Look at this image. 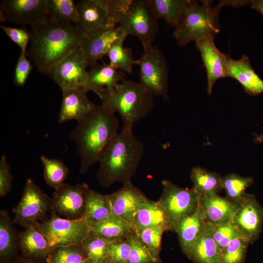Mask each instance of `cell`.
Wrapping results in <instances>:
<instances>
[{"label":"cell","mask_w":263,"mask_h":263,"mask_svg":"<svg viewBox=\"0 0 263 263\" xmlns=\"http://www.w3.org/2000/svg\"><path fill=\"white\" fill-rule=\"evenodd\" d=\"M115 113L102 102L79 122L70 137L80 158V172L86 173L98 162L110 142L118 133L119 121Z\"/></svg>","instance_id":"2"},{"label":"cell","mask_w":263,"mask_h":263,"mask_svg":"<svg viewBox=\"0 0 263 263\" xmlns=\"http://www.w3.org/2000/svg\"><path fill=\"white\" fill-rule=\"evenodd\" d=\"M52 198L44 193L31 178L25 182L21 199L13 209V222L20 226H27L43 222L51 211Z\"/></svg>","instance_id":"12"},{"label":"cell","mask_w":263,"mask_h":263,"mask_svg":"<svg viewBox=\"0 0 263 263\" xmlns=\"http://www.w3.org/2000/svg\"><path fill=\"white\" fill-rule=\"evenodd\" d=\"M17 245L14 228L7 212H0V263H13Z\"/></svg>","instance_id":"29"},{"label":"cell","mask_w":263,"mask_h":263,"mask_svg":"<svg viewBox=\"0 0 263 263\" xmlns=\"http://www.w3.org/2000/svg\"><path fill=\"white\" fill-rule=\"evenodd\" d=\"M153 95L139 82L124 79L114 88L105 89L100 98L120 115L122 129L132 131L134 124L148 116L153 109Z\"/></svg>","instance_id":"4"},{"label":"cell","mask_w":263,"mask_h":263,"mask_svg":"<svg viewBox=\"0 0 263 263\" xmlns=\"http://www.w3.org/2000/svg\"><path fill=\"white\" fill-rule=\"evenodd\" d=\"M112 213L132 225L133 218L147 198L131 181L116 191L108 194Z\"/></svg>","instance_id":"16"},{"label":"cell","mask_w":263,"mask_h":263,"mask_svg":"<svg viewBox=\"0 0 263 263\" xmlns=\"http://www.w3.org/2000/svg\"><path fill=\"white\" fill-rule=\"evenodd\" d=\"M215 36H209L196 42L207 75V93L210 94L216 81L225 76L227 56L220 52L214 43Z\"/></svg>","instance_id":"18"},{"label":"cell","mask_w":263,"mask_h":263,"mask_svg":"<svg viewBox=\"0 0 263 263\" xmlns=\"http://www.w3.org/2000/svg\"><path fill=\"white\" fill-rule=\"evenodd\" d=\"M190 179L193 188L200 194L216 193L222 189V179L220 174L210 172L200 167H194L190 171Z\"/></svg>","instance_id":"32"},{"label":"cell","mask_w":263,"mask_h":263,"mask_svg":"<svg viewBox=\"0 0 263 263\" xmlns=\"http://www.w3.org/2000/svg\"><path fill=\"white\" fill-rule=\"evenodd\" d=\"M37 225L47 238L51 249L81 244L91 231V227L84 217L70 220L52 213L49 219Z\"/></svg>","instance_id":"10"},{"label":"cell","mask_w":263,"mask_h":263,"mask_svg":"<svg viewBox=\"0 0 263 263\" xmlns=\"http://www.w3.org/2000/svg\"><path fill=\"white\" fill-rule=\"evenodd\" d=\"M88 260L83 246L78 244L52 248L46 263H80Z\"/></svg>","instance_id":"36"},{"label":"cell","mask_w":263,"mask_h":263,"mask_svg":"<svg viewBox=\"0 0 263 263\" xmlns=\"http://www.w3.org/2000/svg\"><path fill=\"white\" fill-rule=\"evenodd\" d=\"M251 7L263 15V0L251 1Z\"/></svg>","instance_id":"46"},{"label":"cell","mask_w":263,"mask_h":263,"mask_svg":"<svg viewBox=\"0 0 263 263\" xmlns=\"http://www.w3.org/2000/svg\"><path fill=\"white\" fill-rule=\"evenodd\" d=\"M124 33L117 26L91 34L83 35L80 47L85 56L88 66L97 63L98 60L107 56L113 43Z\"/></svg>","instance_id":"17"},{"label":"cell","mask_w":263,"mask_h":263,"mask_svg":"<svg viewBox=\"0 0 263 263\" xmlns=\"http://www.w3.org/2000/svg\"><path fill=\"white\" fill-rule=\"evenodd\" d=\"M212 235L221 251L232 240L243 237L232 220L214 225Z\"/></svg>","instance_id":"40"},{"label":"cell","mask_w":263,"mask_h":263,"mask_svg":"<svg viewBox=\"0 0 263 263\" xmlns=\"http://www.w3.org/2000/svg\"><path fill=\"white\" fill-rule=\"evenodd\" d=\"M27 55L41 73L51 68L80 45L83 35L71 23L47 16L30 26Z\"/></svg>","instance_id":"1"},{"label":"cell","mask_w":263,"mask_h":263,"mask_svg":"<svg viewBox=\"0 0 263 263\" xmlns=\"http://www.w3.org/2000/svg\"><path fill=\"white\" fill-rule=\"evenodd\" d=\"M91 231L111 243L128 239L134 234L130 223L112 213L92 226Z\"/></svg>","instance_id":"26"},{"label":"cell","mask_w":263,"mask_h":263,"mask_svg":"<svg viewBox=\"0 0 263 263\" xmlns=\"http://www.w3.org/2000/svg\"><path fill=\"white\" fill-rule=\"evenodd\" d=\"M143 143L132 131L122 130L110 142L99 161L97 179L107 188L115 183L131 181L144 152Z\"/></svg>","instance_id":"3"},{"label":"cell","mask_w":263,"mask_h":263,"mask_svg":"<svg viewBox=\"0 0 263 263\" xmlns=\"http://www.w3.org/2000/svg\"><path fill=\"white\" fill-rule=\"evenodd\" d=\"M161 225L168 230L164 214L157 202L147 198L133 218L132 226L134 234L138 235L146 228Z\"/></svg>","instance_id":"27"},{"label":"cell","mask_w":263,"mask_h":263,"mask_svg":"<svg viewBox=\"0 0 263 263\" xmlns=\"http://www.w3.org/2000/svg\"><path fill=\"white\" fill-rule=\"evenodd\" d=\"M213 226L207 223L202 233L187 255L195 263H220L221 251L213 238Z\"/></svg>","instance_id":"24"},{"label":"cell","mask_w":263,"mask_h":263,"mask_svg":"<svg viewBox=\"0 0 263 263\" xmlns=\"http://www.w3.org/2000/svg\"><path fill=\"white\" fill-rule=\"evenodd\" d=\"M143 47V53L138 59L139 82L153 95L167 99L169 68L164 54L156 46Z\"/></svg>","instance_id":"9"},{"label":"cell","mask_w":263,"mask_h":263,"mask_svg":"<svg viewBox=\"0 0 263 263\" xmlns=\"http://www.w3.org/2000/svg\"><path fill=\"white\" fill-rule=\"evenodd\" d=\"M254 141L257 143H260L263 142V132L261 134H259L254 138Z\"/></svg>","instance_id":"48"},{"label":"cell","mask_w":263,"mask_h":263,"mask_svg":"<svg viewBox=\"0 0 263 263\" xmlns=\"http://www.w3.org/2000/svg\"><path fill=\"white\" fill-rule=\"evenodd\" d=\"M112 214L108 194L89 189L86 197L84 217L91 227L107 218Z\"/></svg>","instance_id":"28"},{"label":"cell","mask_w":263,"mask_h":263,"mask_svg":"<svg viewBox=\"0 0 263 263\" xmlns=\"http://www.w3.org/2000/svg\"><path fill=\"white\" fill-rule=\"evenodd\" d=\"M13 176L10 167L5 155H1L0 159V196L7 195L11 188Z\"/></svg>","instance_id":"45"},{"label":"cell","mask_w":263,"mask_h":263,"mask_svg":"<svg viewBox=\"0 0 263 263\" xmlns=\"http://www.w3.org/2000/svg\"><path fill=\"white\" fill-rule=\"evenodd\" d=\"M132 0H81L76 2L78 20L75 25L83 35L118 25Z\"/></svg>","instance_id":"6"},{"label":"cell","mask_w":263,"mask_h":263,"mask_svg":"<svg viewBox=\"0 0 263 263\" xmlns=\"http://www.w3.org/2000/svg\"><path fill=\"white\" fill-rule=\"evenodd\" d=\"M229 4L230 1H223L213 7L211 1L189 0L173 33L178 45L185 46L218 33L220 10Z\"/></svg>","instance_id":"5"},{"label":"cell","mask_w":263,"mask_h":263,"mask_svg":"<svg viewBox=\"0 0 263 263\" xmlns=\"http://www.w3.org/2000/svg\"><path fill=\"white\" fill-rule=\"evenodd\" d=\"M127 35L124 33L112 45L107 56L109 64L124 73L131 74L133 66L138 65V59H134L131 48L124 47L123 44Z\"/></svg>","instance_id":"31"},{"label":"cell","mask_w":263,"mask_h":263,"mask_svg":"<svg viewBox=\"0 0 263 263\" xmlns=\"http://www.w3.org/2000/svg\"><path fill=\"white\" fill-rule=\"evenodd\" d=\"M47 0H3L0 3V19L2 21L30 26L48 16Z\"/></svg>","instance_id":"14"},{"label":"cell","mask_w":263,"mask_h":263,"mask_svg":"<svg viewBox=\"0 0 263 263\" xmlns=\"http://www.w3.org/2000/svg\"><path fill=\"white\" fill-rule=\"evenodd\" d=\"M188 1L189 0H149L158 19H164L174 28Z\"/></svg>","instance_id":"30"},{"label":"cell","mask_w":263,"mask_h":263,"mask_svg":"<svg viewBox=\"0 0 263 263\" xmlns=\"http://www.w3.org/2000/svg\"><path fill=\"white\" fill-rule=\"evenodd\" d=\"M26 54V52L21 51L15 68L14 82L19 87L25 85L32 70V65Z\"/></svg>","instance_id":"43"},{"label":"cell","mask_w":263,"mask_h":263,"mask_svg":"<svg viewBox=\"0 0 263 263\" xmlns=\"http://www.w3.org/2000/svg\"><path fill=\"white\" fill-rule=\"evenodd\" d=\"M80 263H94L92 260L90 259L85 262Z\"/></svg>","instance_id":"50"},{"label":"cell","mask_w":263,"mask_h":263,"mask_svg":"<svg viewBox=\"0 0 263 263\" xmlns=\"http://www.w3.org/2000/svg\"><path fill=\"white\" fill-rule=\"evenodd\" d=\"M158 19L149 0H132L118 26L127 36L136 37L145 47L152 45L159 29Z\"/></svg>","instance_id":"8"},{"label":"cell","mask_w":263,"mask_h":263,"mask_svg":"<svg viewBox=\"0 0 263 263\" xmlns=\"http://www.w3.org/2000/svg\"><path fill=\"white\" fill-rule=\"evenodd\" d=\"M127 263H163L159 253L144 244L134 234Z\"/></svg>","instance_id":"38"},{"label":"cell","mask_w":263,"mask_h":263,"mask_svg":"<svg viewBox=\"0 0 263 263\" xmlns=\"http://www.w3.org/2000/svg\"><path fill=\"white\" fill-rule=\"evenodd\" d=\"M89 189L85 183L75 185L64 184L53 194L52 213L70 220L84 217Z\"/></svg>","instance_id":"13"},{"label":"cell","mask_w":263,"mask_h":263,"mask_svg":"<svg viewBox=\"0 0 263 263\" xmlns=\"http://www.w3.org/2000/svg\"><path fill=\"white\" fill-rule=\"evenodd\" d=\"M249 242L243 237L232 240L221 251L220 263H244Z\"/></svg>","instance_id":"39"},{"label":"cell","mask_w":263,"mask_h":263,"mask_svg":"<svg viewBox=\"0 0 263 263\" xmlns=\"http://www.w3.org/2000/svg\"><path fill=\"white\" fill-rule=\"evenodd\" d=\"M101 263H118L115 262H114L111 259H110L108 257L106 258L105 260H104Z\"/></svg>","instance_id":"49"},{"label":"cell","mask_w":263,"mask_h":263,"mask_svg":"<svg viewBox=\"0 0 263 263\" xmlns=\"http://www.w3.org/2000/svg\"><path fill=\"white\" fill-rule=\"evenodd\" d=\"M19 246L22 256L45 262L52 249L47 238L37 223L27 226L19 234Z\"/></svg>","instance_id":"22"},{"label":"cell","mask_w":263,"mask_h":263,"mask_svg":"<svg viewBox=\"0 0 263 263\" xmlns=\"http://www.w3.org/2000/svg\"><path fill=\"white\" fill-rule=\"evenodd\" d=\"M207 223L199 205L194 212L182 218L177 224L174 232L177 234L181 249L186 255L202 233Z\"/></svg>","instance_id":"23"},{"label":"cell","mask_w":263,"mask_h":263,"mask_svg":"<svg viewBox=\"0 0 263 263\" xmlns=\"http://www.w3.org/2000/svg\"><path fill=\"white\" fill-rule=\"evenodd\" d=\"M132 236L128 239L110 243L108 258L118 263H127L132 247Z\"/></svg>","instance_id":"42"},{"label":"cell","mask_w":263,"mask_h":263,"mask_svg":"<svg viewBox=\"0 0 263 263\" xmlns=\"http://www.w3.org/2000/svg\"><path fill=\"white\" fill-rule=\"evenodd\" d=\"M8 37L21 49V51L26 52L27 46L30 39V31L25 28H19L0 25Z\"/></svg>","instance_id":"44"},{"label":"cell","mask_w":263,"mask_h":263,"mask_svg":"<svg viewBox=\"0 0 263 263\" xmlns=\"http://www.w3.org/2000/svg\"><path fill=\"white\" fill-rule=\"evenodd\" d=\"M88 77L91 91L100 98L105 89L114 88L126 79V75L109 63L103 62L101 64L96 63L91 67L88 71Z\"/></svg>","instance_id":"25"},{"label":"cell","mask_w":263,"mask_h":263,"mask_svg":"<svg viewBox=\"0 0 263 263\" xmlns=\"http://www.w3.org/2000/svg\"><path fill=\"white\" fill-rule=\"evenodd\" d=\"M232 221L243 237L249 243L259 237L263 225V207L255 196L247 193L240 204Z\"/></svg>","instance_id":"15"},{"label":"cell","mask_w":263,"mask_h":263,"mask_svg":"<svg viewBox=\"0 0 263 263\" xmlns=\"http://www.w3.org/2000/svg\"><path fill=\"white\" fill-rule=\"evenodd\" d=\"M167 230L166 226L161 225L146 228L136 236L148 247L160 253L162 237L164 232Z\"/></svg>","instance_id":"41"},{"label":"cell","mask_w":263,"mask_h":263,"mask_svg":"<svg viewBox=\"0 0 263 263\" xmlns=\"http://www.w3.org/2000/svg\"><path fill=\"white\" fill-rule=\"evenodd\" d=\"M13 263H46V262L27 258L22 256L16 258Z\"/></svg>","instance_id":"47"},{"label":"cell","mask_w":263,"mask_h":263,"mask_svg":"<svg viewBox=\"0 0 263 263\" xmlns=\"http://www.w3.org/2000/svg\"><path fill=\"white\" fill-rule=\"evenodd\" d=\"M48 17L76 25L78 13L76 3L73 0H47Z\"/></svg>","instance_id":"35"},{"label":"cell","mask_w":263,"mask_h":263,"mask_svg":"<svg viewBox=\"0 0 263 263\" xmlns=\"http://www.w3.org/2000/svg\"><path fill=\"white\" fill-rule=\"evenodd\" d=\"M89 90L85 88L62 91V98L58 121L62 123L75 120L79 122L96 107L87 97Z\"/></svg>","instance_id":"19"},{"label":"cell","mask_w":263,"mask_h":263,"mask_svg":"<svg viewBox=\"0 0 263 263\" xmlns=\"http://www.w3.org/2000/svg\"><path fill=\"white\" fill-rule=\"evenodd\" d=\"M87 62L80 45L52 66L48 75L61 91L85 88L91 91Z\"/></svg>","instance_id":"11"},{"label":"cell","mask_w":263,"mask_h":263,"mask_svg":"<svg viewBox=\"0 0 263 263\" xmlns=\"http://www.w3.org/2000/svg\"><path fill=\"white\" fill-rule=\"evenodd\" d=\"M110 243L91 231L81 245L90 259L94 263H101L108 257Z\"/></svg>","instance_id":"37"},{"label":"cell","mask_w":263,"mask_h":263,"mask_svg":"<svg viewBox=\"0 0 263 263\" xmlns=\"http://www.w3.org/2000/svg\"><path fill=\"white\" fill-rule=\"evenodd\" d=\"M199 205L207 222L214 225L232 220L240 205L216 193L200 195Z\"/></svg>","instance_id":"21"},{"label":"cell","mask_w":263,"mask_h":263,"mask_svg":"<svg viewBox=\"0 0 263 263\" xmlns=\"http://www.w3.org/2000/svg\"><path fill=\"white\" fill-rule=\"evenodd\" d=\"M225 76L238 81L245 92L250 95L255 96L263 93V80L254 71L246 55H243L237 60L232 59L228 56Z\"/></svg>","instance_id":"20"},{"label":"cell","mask_w":263,"mask_h":263,"mask_svg":"<svg viewBox=\"0 0 263 263\" xmlns=\"http://www.w3.org/2000/svg\"><path fill=\"white\" fill-rule=\"evenodd\" d=\"M163 190L157 203L163 212L168 230L174 231L179 221L199 206L200 194L192 188L180 187L169 180L162 181Z\"/></svg>","instance_id":"7"},{"label":"cell","mask_w":263,"mask_h":263,"mask_svg":"<svg viewBox=\"0 0 263 263\" xmlns=\"http://www.w3.org/2000/svg\"><path fill=\"white\" fill-rule=\"evenodd\" d=\"M43 166V175L47 184L55 190L64 183L69 173L67 166L60 160L42 155L40 158Z\"/></svg>","instance_id":"33"},{"label":"cell","mask_w":263,"mask_h":263,"mask_svg":"<svg viewBox=\"0 0 263 263\" xmlns=\"http://www.w3.org/2000/svg\"><path fill=\"white\" fill-rule=\"evenodd\" d=\"M253 183L251 177H242L235 173H229L222 177V188L224 189L226 198L240 204L246 193V189Z\"/></svg>","instance_id":"34"}]
</instances>
